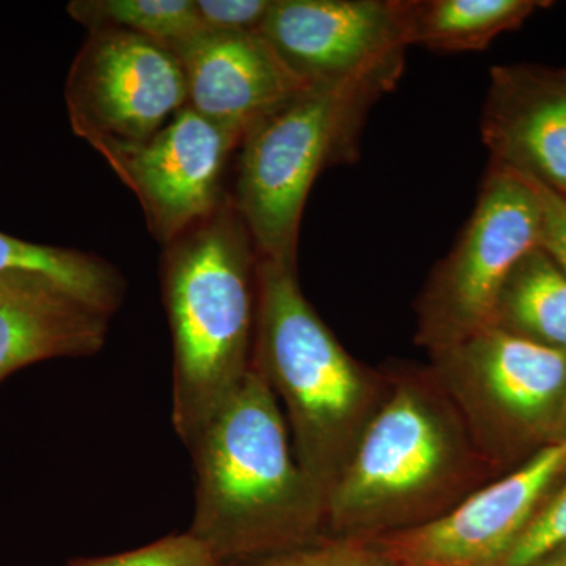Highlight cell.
<instances>
[{
  "label": "cell",
  "instance_id": "obj_1",
  "mask_svg": "<svg viewBox=\"0 0 566 566\" xmlns=\"http://www.w3.org/2000/svg\"><path fill=\"white\" fill-rule=\"evenodd\" d=\"M387 392L326 499V534L375 539L431 523L501 476L428 367H389Z\"/></svg>",
  "mask_w": 566,
  "mask_h": 566
},
{
  "label": "cell",
  "instance_id": "obj_2",
  "mask_svg": "<svg viewBox=\"0 0 566 566\" xmlns=\"http://www.w3.org/2000/svg\"><path fill=\"white\" fill-rule=\"evenodd\" d=\"M189 452L188 532L218 564H248L326 534V495L297 463L281 403L255 368Z\"/></svg>",
  "mask_w": 566,
  "mask_h": 566
},
{
  "label": "cell",
  "instance_id": "obj_3",
  "mask_svg": "<svg viewBox=\"0 0 566 566\" xmlns=\"http://www.w3.org/2000/svg\"><path fill=\"white\" fill-rule=\"evenodd\" d=\"M163 249L172 424L189 450L251 374L259 253L230 196Z\"/></svg>",
  "mask_w": 566,
  "mask_h": 566
},
{
  "label": "cell",
  "instance_id": "obj_4",
  "mask_svg": "<svg viewBox=\"0 0 566 566\" xmlns=\"http://www.w3.org/2000/svg\"><path fill=\"white\" fill-rule=\"evenodd\" d=\"M252 367L277 398L297 463L331 493L387 392L304 296L297 268L259 259Z\"/></svg>",
  "mask_w": 566,
  "mask_h": 566
},
{
  "label": "cell",
  "instance_id": "obj_5",
  "mask_svg": "<svg viewBox=\"0 0 566 566\" xmlns=\"http://www.w3.org/2000/svg\"><path fill=\"white\" fill-rule=\"evenodd\" d=\"M403 70L400 52L345 80L305 85L245 128L230 199L259 259L297 268L312 186L327 167L352 161L368 112Z\"/></svg>",
  "mask_w": 566,
  "mask_h": 566
},
{
  "label": "cell",
  "instance_id": "obj_6",
  "mask_svg": "<svg viewBox=\"0 0 566 566\" xmlns=\"http://www.w3.org/2000/svg\"><path fill=\"white\" fill-rule=\"evenodd\" d=\"M430 359L476 446L502 475L527 447L556 441L566 352L490 326Z\"/></svg>",
  "mask_w": 566,
  "mask_h": 566
},
{
  "label": "cell",
  "instance_id": "obj_7",
  "mask_svg": "<svg viewBox=\"0 0 566 566\" xmlns=\"http://www.w3.org/2000/svg\"><path fill=\"white\" fill-rule=\"evenodd\" d=\"M538 245L535 192L521 175L491 164L463 234L417 300V345L431 354L493 326L502 285Z\"/></svg>",
  "mask_w": 566,
  "mask_h": 566
},
{
  "label": "cell",
  "instance_id": "obj_8",
  "mask_svg": "<svg viewBox=\"0 0 566 566\" xmlns=\"http://www.w3.org/2000/svg\"><path fill=\"white\" fill-rule=\"evenodd\" d=\"M65 103L73 133L88 144H140L188 106V88L172 51L103 29L88 32L71 63Z\"/></svg>",
  "mask_w": 566,
  "mask_h": 566
},
{
  "label": "cell",
  "instance_id": "obj_9",
  "mask_svg": "<svg viewBox=\"0 0 566 566\" xmlns=\"http://www.w3.org/2000/svg\"><path fill=\"white\" fill-rule=\"evenodd\" d=\"M241 137L185 106L148 140L92 147L136 193L153 238L166 245L229 199L227 175Z\"/></svg>",
  "mask_w": 566,
  "mask_h": 566
},
{
  "label": "cell",
  "instance_id": "obj_10",
  "mask_svg": "<svg viewBox=\"0 0 566 566\" xmlns=\"http://www.w3.org/2000/svg\"><path fill=\"white\" fill-rule=\"evenodd\" d=\"M566 476V438L551 442L444 516L371 539L392 566H501Z\"/></svg>",
  "mask_w": 566,
  "mask_h": 566
},
{
  "label": "cell",
  "instance_id": "obj_11",
  "mask_svg": "<svg viewBox=\"0 0 566 566\" xmlns=\"http://www.w3.org/2000/svg\"><path fill=\"white\" fill-rule=\"evenodd\" d=\"M260 35L303 85L345 80L408 48L401 0H273Z\"/></svg>",
  "mask_w": 566,
  "mask_h": 566
},
{
  "label": "cell",
  "instance_id": "obj_12",
  "mask_svg": "<svg viewBox=\"0 0 566 566\" xmlns=\"http://www.w3.org/2000/svg\"><path fill=\"white\" fill-rule=\"evenodd\" d=\"M480 132L491 164L566 193V70L491 69Z\"/></svg>",
  "mask_w": 566,
  "mask_h": 566
},
{
  "label": "cell",
  "instance_id": "obj_13",
  "mask_svg": "<svg viewBox=\"0 0 566 566\" xmlns=\"http://www.w3.org/2000/svg\"><path fill=\"white\" fill-rule=\"evenodd\" d=\"M181 63L188 106L219 125H249L305 85L285 69L260 32H199L172 50Z\"/></svg>",
  "mask_w": 566,
  "mask_h": 566
},
{
  "label": "cell",
  "instance_id": "obj_14",
  "mask_svg": "<svg viewBox=\"0 0 566 566\" xmlns=\"http://www.w3.org/2000/svg\"><path fill=\"white\" fill-rule=\"evenodd\" d=\"M109 322L48 279L0 274V382L29 365L95 356Z\"/></svg>",
  "mask_w": 566,
  "mask_h": 566
},
{
  "label": "cell",
  "instance_id": "obj_15",
  "mask_svg": "<svg viewBox=\"0 0 566 566\" xmlns=\"http://www.w3.org/2000/svg\"><path fill=\"white\" fill-rule=\"evenodd\" d=\"M549 2L539 0H401L406 46L482 51Z\"/></svg>",
  "mask_w": 566,
  "mask_h": 566
},
{
  "label": "cell",
  "instance_id": "obj_16",
  "mask_svg": "<svg viewBox=\"0 0 566 566\" xmlns=\"http://www.w3.org/2000/svg\"><path fill=\"white\" fill-rule=\"evenodd\" d=\"M493 326L566 352V273L539 245L506 277Z\"/></svg>",
  "mask_w": 566,
  "mask_h": 566
},
{
  "label": "cell",
  "instance_id": "obj_17",
  "mask_svg": "<svg viewBox=\"0 0 566 566\" xmlns=\"http://www.w3.org/2000/svg\"><path fill=\"white\" fill-rule=\"evenodd\" d=\"M40 275L88 307L111 316L122 307L126 279L103 256L77 249L31 243L0 232V274Z\"/></svg>",
  "mask_w": 566,
  "mask_h": 566
},
{
  "label": "cell",
  "instance_id": "obj_18",
  "mask_svg": "<svg viewBox=\"0 0 566 566\" xmlns=\"http://www.w3.org/2000/svg\"><path fill=\"white\" fill-rule=\"evenodd\" d=\"M66 11L88 32L117 29L167 50L202 32L196 0H73Z\"/></svg>",
  "mask_w": 566,
  "mask_h": 566
},
{
  "label": "cell",
  "instance_id": "obj_19",
  "mask_svg": "<svg viewBox=\"0 0 566 566\" xmlns=\"http://www.w3.org/2000/svg\"><path fill=\"white\" fill-rule=\"evenodd\" d=\"M234 566H392L371 539L324 534L314 542Z\"/></svg>",
  "mask_w": 566,
  "mask_h": 566
},
{
  "label": "cell",
  "instance_id": "obj_20",
  "mask_svg": "<svg viewBox=\"0 0 566 566\" xmlns=\"http://www.w3.org/2000/svg\"><path fill=\"white\" fill-rule=\"evenodd\" d=\"M218 562L189 532L163 536L148 545L102 557H77L65 566H214Z\"/></svg>",
  "mask_w": 566,
  "mask_h": 566
},
{
  "label": "cell",
  "instance_id": "obj_21",
  "mask_svg": "<svg viewBox=\"0 0 566 566\" xmlns=\"http://www.w3.org/2000/svg\"><path fill=\"white\" fill-rule=\"evenodd\" d=\"M566 545V476L549 494L501 566H527Z\"/></svg>",
  "mask_w": 566,
  "mask_h": 566
},
{
  "label": "cell",
  "instance_id": "obj_22",
  "mask_svg": "<svg viewBox=\"0 0 566 566\" xmlns=\"http://www.w3.org/2000/svg\"><path fill=\"white\" fill-rule=\"evenodd\" d=\"M273 0H196L203 32H260Z\"/></svg>",
  "mask_w": 566,
  "mask_h": 566
},
{
  "label": "cell",
  "instance_id": "obj_23",
  "mask_svg": "<svg viewBox=\"0 0 566 566\" xmlns=\"http://www.w3.org/2000/svg\"><path fill=\"white\" fill-rule=\"evenodd\" d=\"M521 177L528 182L538 200L539 248L549 253L566 273V193L526 175Z\"/></svg>",
  "mask_w": 566,
  "mask_h": 566
},
{
  "label": "cell",
  "instance_id": "obj_24",
  "mask_svg": "<svg viewBox=\"0 0 566 566\" xmlns=\"http://www.w3.org/2000/svg\"><path fill=\"white\" fill-rule=\"evenodd\" d=\"M527 566H566V545L549 551L545 556L536 558V560Z\"/></svg>",
  "mask_w": 566,
  "mask_h": 566
},
{
  "label": "cell",
  "instance_id": "obj_25",
  "mask_svg": "<svg viewBox=\"0 0 566 566\" xmlns=\"http://www.w3.org/2000/svg\"><path fill=\"white\" fill-rule=\"evenodd\" d=\"M565 438H566V397H565L564 411H562V416H560V422H558L556 441H558V439H565Z\"/></svg>",
  "mask_w": 566,
  "mask_h": 566
},
{
  "label": "cell",
  "instance_id": "obj_26",
  "mask_svg": "<svg viewBox=\"0 0 566 566\" xmlns=\"http://www.w3.org/2000/svg\"><path fill=\"white\" fill-rule=\"evenodd\" d=\"M214 566H223V565H221V564H218V565H214Z\"/></svg>",
  "mask_w": 566,
  "mask_h": 566
}]
</instances>
